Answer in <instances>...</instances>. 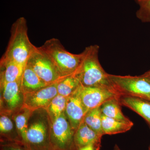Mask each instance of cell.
I'll return each mask as SVG.
<instances>
[{"label": "cell", "mask_w": 150, "mask_h": 150, "mask_svg": "<svg viewBox=\"0 0 150 150\" xmlns=\"http://www.w3.org/2000/svg\"><path fill=\"white\" fill-rule=\"evenodd\" d=\"M99 51V46L94 45L86 47L82 52L81 62L77 70L81 84L85 86L114 89L108 79V74L100 63Z\"/></svg>", "instance_id": "6da1fadb"}, {"label": "cell", "mask_w": 150, "mask_h": 150, "mask_svg": "<svg viewBox=\"0 0 150 150\" xmlns=\"http://www.w3.org/2000/svg\"><path fill=\"white\" fill-rule=\"evenodd\" d=\"M28 30L27 21L23 17L13 23L8 45L2 57L25 67L29 57L37 49L29 40Z\"/></svg>", "instance_id": "7a4b0ae2"}, {"label": "cell", "mask_w": 150, "mask_h": 150, "mask_svg": "<svg viewBox=\"0 0 150 150\" xmlns=\"http://www.w3.org/2000/svg\"><path fill=\"white\" fill-rule=\"evenodd\" d=\"M38 48L53 62L62 77L76 72L81 62V53L74 54L67 51L57 38L47 40Z\"/></svg>", "instance_id": "3957f363"}, {"label": "cell", "mask_w": 150, "mask_h": 150, "mask_svg": "<svg viewBox=\"0 0 150 150\" xmlns=\"http://www.w3.org/2000/svg\"><path fill=\"white\" fill-rule=\"evenodd\" d=\"M36 111H33L28 121L25 144L31 150L51 149V119L46 110L44 114Z\"/></svg>", "instance_id": "277c9868"}, {"label": "cell", "mask_w": 150, "mask_h": 150, "mask_svg": "<svg viewBox=\"0 0 150 150\" xmlns=\"http://www.w3.org/2000/svg\"><path fill=\"white\" fill-rule=\"evenodd\" d=\"M111 86L120 95L130 96L150 101V79L139 76H120L108 74Z\"/></svg>", "instance_id": "5b68a950"}, {"label": "cell", "mask_w": 150, "mask_h": 150, "mask_svg": "<svg viewBox=\"0 0 150 150\" xmlns=\"http://www.w3.org/2000/svg\"><path fill=\"white\" fill-rule=\"evenodd\" d=\"M50 143L52 150H78L75 145V131L65 112L51 122Z\"/></svg>", "instance_id": "8992f818"}, {"label": "cell", "mask_w": 150, "mask_h": 150, "mask_svg": "<svg viewBox=\"0 0 150 150\" xmlns=\"http://www.w3.org/2000/svg\"><path fill=\"white\" fill-rule=\"evenodd\" d=\"M46 84H51L63 78L48 56L37 49L29 57L27 64Z\"/></svg>", "instance_id": "52a82bcc"}, {"label": "cell", "mask_w": 150, "mask_h": 150, "mask_svg": "<svg viewBox=\"0 0 150 150\" xmlns=\"http://www.w3.org/2000/svg\"><path fill=\"white\" fill-rule=\"evenodd\" d=\"M74 93L88 110L99 107L107 100L120 96L114 89L85 86L81 84Z\"/></svg>", "instance_id": "ba28073f"}, {"label": "cell", "mask_w": 150, "mask_h": 150, "mask_svg": "<svg viewBox=\"0 0 150 150\" xmlns=\"http://www.w3.org/2000/svg\"><path fill=\"white\" fill-rule=\"evenodd\" d=\"M1 89L2 113L7 115L12 114L23 107L24 94L22 91L21 79L13 82L1 83Z\"/></svg>", "instance_id": "9c48e42d"}, {"label": "cell", "mask_w": 150, "mask_h": 150, "mask_svg": "<svg viewBox=\"0 0 150 150\" xmlns=\"http://www.w3.org/2000/svg\"><path fill=\"white\" fill-rule=\"evenodd\" d=\"M59 81L37 91L24 94L23 107L33 111L38 109H46L53 98L58 94L57 85Z\"/></svg>", "instance_id": "30bf717a"}, {"label": "cell", "mask_w": 150, "mask_h": 150, "mask_svg": "<svg viewBox=\"0 0 150 150\" xmlns=\"http://www.w3.org/2000/svg\"><path fill=\"white\" fill-rule=\"evenodd\" d=\"M88 111L74 93L68 98L65 113L75 131L83 121L85 115Z\"/></svg>", "instance_id": "8fae6325"}, {"label": "cell", "mask_w": 150, "mask_h": 150, "mask_svg": "<svg viewBox=\"0 0 150 150\" xmlns=\"http://www.w3.org/2000/svg\"><path fill=\"white\" fill-rule=\"evenodd\" d=\"M119 100L121 105L129 108L144 118L150 129V100L126 95H120Z\"/></svg>", "instance_id": "7c38bea8"}, {"label": "cell", "mask_w": 150, "mask_h": 150, "mask_svg": "<svg viewBox=\"0 0 150 150\" xmlns=\"http://www.w3.org/2000/svg\"><path fill=\"white\" fill-rule=\"evenodd\" d=\"M102 137L91 129L83 121L75 131L74 140L77 149L93 145L100 147Z\"/></svg>", "instance_id": "4fadbf2b"}, {"label": "cell", "mask_w": 150, "mask_h": 150, "mask_svg": "<svg viewBox=\"0 0 150 150\" xmlns=\"http://www.w3.org/2000/svg\"><path fill=\"white\" fill-rule=\"evenodd\" d=\"M1 83L13 82L20 80L24 67L17 63L1 57Z\"/></svg>", "instance_id": "5bb4252c"}, {"label": "cell", "mask_w": 150, "mask_h": 150, "mask_svg": "<svg viewBox=\"0 0 150 150\" xmlns=\"http://www.w3.org/2000/svg\"><path fill=\"white\" fill-rule=\"evenodd\" d=\"M48 85L30 67L26 65L21 79V90L24 95L37 91Z\"/></svg>", "instance_id": "9a60e30c"}, {"label": "cell", "mask_w": 150, "mask_h": 150, "mask_svg": "<svg viewBox=\"0 0 150 150\" xmlns=\"http://www.w3.org/2000/svg\"><path fill=\"white\" fill-rule=\"evenodd\" d=\"M134 123L109 118L102 114V128L103 135H114L125 133L133 127Z\"/></svg>", "instance_id": "2e32d148"}, {"label": "cell", "mask_w": 150, "mask_h": 150, "mask_svg": "<svg viewBox=\"0 0 150 150\" xmlns=\"http://www.w3.org/2000/svg\"><path fill=\"white\" fill-rule=\"evenodd\" d=\"M119 97L113 98L104 103L100 106L102 115L118 121L130 123L132 122L126 117L121 110Z\"/></svg>", "instance_id": "e0dca14e"}, {"label": "cell", "mask_w": 150, "mask_h": 150, "mask_svg": "<svg viewBox=\"0 0 150 150\" xmlns=\"http://www.w3.org/2000/svg\"><path fill=\"white\" fill-rule=\"evenodd\" d=\"M81 85L80 79L79 75L76 72L63 78L58 82L57 91L58 94L69 97Z\"/></svg>", "instance_id": "ac0fdd59"}, {"label": "cell", "mask_w": 150, "mask_h": 150, "mask_svg": "<svg viewBox=\"0 0 150 150\" xmlns=\"http://www.w3.org/2000/svg\"><path fill=\"white\" fill-rule=\"evenodd\" d=\"M33 112V111L31 110L22 107L20 110L14 112L13 115V120L19 135L25 144L26 141V132L28 121Z\"/></svg>", "instance_id": "d6986e66"}, {"label": "cell", "mask_w": 150, "mask_h": 150, "mask_svg": "<svg viewBox=\"0 0 150 150\" xmlns=\"http://www.w3.org/2000/svg\"><path fill=\"white\" fill-rule=\"evenodd\" d=\"M83 121L100 137H102L104 135L102 128V113L100 106L89 110Z\"/></svg>", "instance_id": "ffe728a7"}, {"label": "cell", "mask_w": 150, "mask_h": 150, "mask_svg": "<svg viewBox=\"0 0 150 150\" xmlns=\"http://www.w3.org/2000/svg\"><path fill=\"white\" fill-rule=\"evenodd\" d=\"M68 98L57 95L45 109L48 113L51 122L65 112Z\"/></svg>", "instance_id": "44dd1931"}, {"label": "cell", "mask_w": 150, "mask_h": 150, "mask_svg": "<svg viewBox=\"0 0 150 150\" xmlns=\"http://www.w3.org/2000/svg\"><path fill=\"white\" fill-rule=\"evenodd\" d=\"M137 3L139 5L137 18L144 23H150V0H139Z\"/></svg>", "instance_id": "7402d4cb"}, {"label": "cell", "mask_w": 150, "mask_h": 150, "mask_svg": "<svg viewBox=\"0 0 150 150\" xmlns=\"http://www.w3.org/2000/svg\"><path fill=\"white\" fill-rule=\"evenodd\" d=\"M8 115L3 114L0 117V131L1 134H8L13 130V122Z\"/></svg>", "instance_id": "603a6c76"}, {"label": "cell", "mask_w": 150, "mask_h": 150, "mask_svg": "<svg viewBox=\"0 0 150 150\" xmlns=\"http://www.w3.org/2000/svg\"><path fill=\"white\" fill-rule=\"evenodd\" d=\"M2 150H31L26 144L21 145L18 144H10L5 145Z\"/></svg>", "instance_id": "cb8c5ba5"}, {"label": "cell", "mask_w": 150, "mask_h": 150, "mask_svg": "<svg viewBox=\"0 0 150 150\" xmlns=\"http://www.w3.org/2000/svg\"><path fill=\"white\" fill-rule=\"evenodd\" d=\"M100 147L95 145H91L79 148L78 150H99Z\"/></svg>", "instance_id": "d4e9b609"}, {"label": "cell", "mask_w": 150, "mask_h": 150, "mask_svg": "<svg viewBox=\"0 0 150 150\" xmlns=\"http://www.w3.org/2000/svg\"><path fill=\"white\" fill-rule=\"evenodd\" d=\"M143 75H144V76H145L147 77L150 78V70L147 71L146 72V73L143 74Z\"/></svg>", "instance_id": "484cf974"}, {"label": "cell", "mask_w": 150, "mask_h": 150, "mask_svg": "<svg viewBox=\"0 0 150 150\" xmlns=\"http://www.w3.org/2000/svg\"><path fill=\"white\" fill-rule=\"evenodd\" d=\"M113 150H121V149H120V148L118 147V145L115 144Z\"/></svg>", "instance_id": "4316f807"}, {"label": "cell", "mask_w": 150, "mask_h": 150, "mask_svg": "<svg viewBox=\"0 0 150 150\" xmlns=\"http://www.w3.org/2000/svg\"><path fill=\"white\" fill-rule=\"evenodd\" d=\"M135 1L136 2H137V1H139V0H135Z\"/></svg>", "instance_id": "83f0119b"}, {"label": "cell", "mask_w": 150, "mask_h": 150, "mask_svg": "<svg viewBox=\"0 0 150 150\" xmlns=\"http://www.w3.org/2000/svg\"><path fill=\"white\" fill-rule=\"evenodd\" d=\"M149 150H150V148H149Z\"/></svg>", "instance_id": "f1b7e54d"}, {"label": "cell", "mask_w": 150, "mask_h": 150, "mask_svg": "<svg viewBox=\"0 0 150 150\" xmlns=\"http://www.w3.org/2000/svg\"><path fill=\"white\" fill-rule=\"evenodd\" d=\"M51 150V149H50V150Z\"/></svg>", "instance_id": "f546056e"}, {"label": "cell", "mask_w": 150, "mask_h": 150, "mask_svg": "<svg viewBox=\"0 0 150 150\" xmlns=\"http://www.w3.org/2000/svg\"><path fill=\"white\" fill-rule=\"evenodd\" d=\"M149 148H150V146H149Z\"/></svg>", "instance_id": "4dcf8cb0"}]
</instances>
